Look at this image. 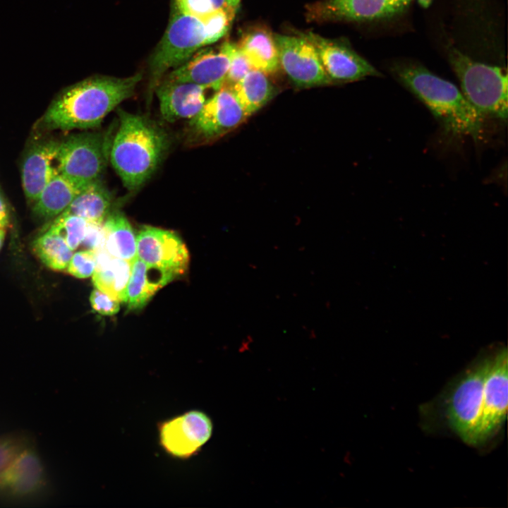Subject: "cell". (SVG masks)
<instances>
[{
    "label": "cell",
    "mask_w": 508,
    "mask_h": 508,
    "mask_svg": "<svg viewBox=\"0 0 508 508\" xmlns=\"http://www.w3.org/2000/svg\"><path fill=\"white\" fill-rule=\"evenodd\" d=\"M142 74L127 78L97 76L64 90L52 101L36 127L69 131L96 127L121 102L131 97Z\"/></svg>",
    "instance_id": "6da1fadb"
},
{
    "label": "cell",
    "mask_w": 508,
    "mask_h": 508,
    "mask_svg": "<svg viewBox=\"0 0 508 508\" xmlns=\"http://www.w3.org/2000/svg\"><path fill=\"white\" fill-rule=\"evenodd\" d=\"M394 78L430 110L446 134L469 136L478 140L483 117L453 83L411 61H395L389 66Z\"/></svg>",
    "instance_id": "7a4b0ae2"
},
{
    "label": "cell",
    "mask_w": 508,
    "mask_h": 508,
    "mask_svg": "<svg viewBox=\"0 0 508 508\" xmlns=\"http://www.w3.org/2000/svg\"><path fill=\"white\" fill-rule=\"evenodd\" d=\"M109 159L130 191L142 186L156 171L169 147L165 132L148 119L122 109Z\"/></svg>",
    "instance_id": "3957f363"
},
{
    "label": "cell",
    "mask_w": 508,
    "mask_h": 508,
    "mask_svg": "<svg viewBox=\"0 0 508 508\" xmlns=\"http://www.w3.org/2000/svg\"><path fill=\"white\" fill-rule=\"evenodd\" d=\"M236 12L229 7L197 16L171 8L167 28L150 61L152 86L158 85L168 70L178 67L205 46L223 37Z\"/></svg>",
    "instance_id": "277c9868"
},
{
    "label": "cell",
    "mask_w": 508,
    "mask_h": 508,
    "mask_svg": "<svg viewBox=\"0 0 508 508\" xmlns=\"http://www.w3.org/2000/svg\"><path fill=\"white\" fill-rule=\"evenodd\" d=\"M47 486L33 435L16 430L0 435V500L29 502L41 497Z\"/></svg>",
    "instance_id": "5b68a950"
},
{
    "label": "cell",
    "mask_w": 508,
    "mask_h": 508,
    "mask_svg": "<svg viewBox=\"0 0 508 508\" xmlns=\"http://www.w3.org/2000/svg\"><path fill=\"white\" fill-rule=\"evenodd\" d=\"M447 50L449 62L467 101L483 118L507 120V71L473 60L453 45H448Z\"/></svg>",
    "instance_id": "8992f818"
},
{
    "label": "cell",
    "mask_w": 508,
    "mask_h": 508,
    "mask_svg": "<svg viewBox=\"0 0 508 508\" xmlns=\"http://www.w3.org/2000/svg\"><path fill=\"white\" fill-rule=\"evenodd\" d=\"M489 359L469 369L457 382L447 403V418L452 429L466 443L480 444L483 389Z\"/></svg>",
    "instance_id": "52a82bcc"
},
{
    "label": "cell",
    "mask_w": 508,
    "mask_h": 508,
    "mask_svg": "<svg viewBox=\"0 0 508 508\" xmlns=\"http://www.w3.org/2000/svg\"><path fill=\"white\" fill-rule=\"evenodd\" d=\"M107 137L90 132L73 134L59 141L56 157L58 172L87 183L99 179L107 163Z\"/></svg>",
    "instance_id": "ba28073f"
},
{
    "label": "cell",
    "mask_w": 508,
    "mask_h": 508,
    "mask_svg": "<svg viewBox=\"0 0 508 508\" xmlns=\"http://www.w3.org/2000/svg\"><path fill=\"white\" fill-rule=\"evenodd\" d=\"M213 425L205 412L193 409L157 424L159 445L169 456L182 460L196 456L210 440Z\"/></svg>",
    "instance_id": "9c48e42d"
},
{
    "label": "cell",
    "mask_w": 508,
    "mask_h": 508,
    "mask_svg": "<svg viewBox=\"0 0 508 508\" xmlns=\"http://www.w3.org/2000/svg\"><path fill=\"white\" fill-rule=\"evenodd\" d=\"M136 255L171 280L186 272L190 259L188 250L178 235L153 226L143 227L137 235Z\"/></svg>",
    "instance_id": "30bf717a"
},
{
    "label": "cell",
    "mask_w": 508,
    "mask_h": 508,
    "mask_svg": "<svg viewBox=\"0 0 508 508\" xmlns=\"http://www.w3.org/2000/svg\"><path fill=\"white\" fill-rule=\"evenodd\" d=\"M413 0H323L307 8L312 21L373 22L406 11Z\"/></svg>",
    "instance_id": "8fae6325"
},
{
    "label": "cell",
    "mask_w": 508,
    "mask_h": 508,
    "mask_svg": "<svg viewBox=\"0 0 508 508\" xmlns=\"http://www.w3.org/2000/svg\"><path fill=\"white\" fill-rule=\"evenodd\" d=\"M274 38L279 66L296 86L308 88L332 83L308 40L300 34L297 36L274 34Z\"/></svg>",
    "instance_id": "7c38bea8"
},
{
    "label": "cell",
    "mask_w": 508,
    "mask_h": 508,
    "mask_svg": "<svg viewBox=\"0 0 508 508\" xmlns=\"http://www.w3.org/2000/svg\"><path fill=\"white\" fill-rule=\"evenodd\" d=\"M314 46L321 64L332 81L352 82L382 74L345 42L325 38L311 32L300 33Z\"/></svg>",
    "instance_id": "4fadbf2b"
},
{
    "label": "cell",
    "mask_w": 508,
    "mask_h": 508,
    "mask_svg": "<svg viewBox=\"0 0 508 508\" xmlns=\"http://www.w3.org/2000/svg\"><path fill=\"white\" fill-rule=\"evenodd\" d=\"M507 375V353L504 349L488 361L483 389L480 443L494 435L506 419L508 396Z\"/></svg>",
    "instance_id": "5bb4252c"
},
{
    "label": "cell",
    "mask_w": 508,
    "mask_h": 508,
    "mask_svg": "<svg viewBox=\"0 0 508 508\" xmlns=\"http://www.w3.org/2000/svg\"><path fill=\"white\" fill-rule=\"evenodd\" d=\"M236 44L224 42L218 50L201 49L174 68L167 78L219 90L225 83Z\"/></svg>",
    "instance_id": "9a60e30c"
},
{
    "label": "cell",
    "mask_w": 508,
    "mask_h": 508,
    "mask_svg": "<svg viewBox=\"0 0 508 508\" xmlns=\"http://www.w3.org/2000/svg\"><path fill=\"white\" fill-rule=\"evenodd\" d=\"M246 116L231 87L224 85L206 100L190 121L193 129L204 138L220 135L239 125Z\"/></svg>",
    "instance_id": "2e32d148"
},
{
    "label": "cell",
    "mask_w": 508,
    "mask_h": 508,
    "mask_svg": "<svg viewBox=\"0 0 508 508\" xmlns=\"http://www.w3.org/2000/svg\"><path fill=\"white\" fill-rule=\"evenodd\" d=\"M59 143L53 138L37 140L24 155L21 181L25 195L32 204L46 184L59 173L56 165Z\"/></svg>",
    "instance_id": "e0dca14e"
},
{
    "label": "cell",
    "mask_w": 508,
    "mask_h": 508,
    "mask_svg": "<svg viewBox=\"0 0 508 508\" xmlns=\"http://www.w3.org/2000/svg\"><path fill=\"white\" fill-rule=\"evenodd\" d=\"M207 87L169 78L159 82L156 90L162 118L168 122L193 118L203 107Z\"/></svg>",
    "instance_id": "ac0fdd59"
},
{
    "label": "cell",
    "mask_w": 508,
    "mask_h": 508,
    "mask_svg": "<svg viewBox=\"0 0 508 508\" xmlns=\"http://www.w3.org/2000/svg\"><path fill=\"white\" fill-rule=\"evenodd\" d=\"M88 183L58 173L46 184L32 203L33 214L40 219H55Z\"/></svg>",
    "instance_id": "d6986e66"
},
{
    "label": "cell",
    "mask_w": 508,
    "mask_h": 508,
    "mask_svg": "<svg viewBox=\"0 0 508 508\" xmlns=\"http://www.w3.org/2000/svg\"><path fill=\"white\" fill-rule=\"evenodd\" d=\"M93 250L96 259L92 275L94 286L110 297L123 302L132 261L113 258L102 248Z\"/></svg>",
    "instance_id": "ffe728a7"
},
{
    "label": "cell",
    "mask_w": 508,
    "mask_h": 508,
    "mask_svg": "<svg viewBox=\"0 0 508 508\" xmlns=\"http://www.w3.org/2000/svg\"><path fill=\"white\" fill-rule=\"evenodd\" d=\"M171 281L167 275L149 267L136 256L132 261L123 302L131 310L140 309L159 289Z\"/></svg>",
    "instance_id": "44dd1931"
},
{
    "label": "cell",
    "mask_w": 508,
    "mask_h": 508,
    "mask_svg": "<svg viewBox=\"0 0 508 508\" xmlns=\"http://www.w3.org/2000/svg\"><path fill=\"white\" fill-rule=\"evenodd\" d=\"M112 208L113 196L99 179L89 183L61 214L75 215L102 224Z\"/></svg>",
    "instance_id": "7402d4cb"
},
{
    "label": "cell",
    "mask_w": 508,
    "mask_h": 508,
    "mask_svg": "<svg viewBox=\"0 0 508 508\" xmlns=\"http://www.w3.org/2000/svg\"><path fill=\"white\" fill-rule=\"evenodd\" d=\"M236 44L253 68L269 74L276 72L279 68L274 35L267 29L258 28L250 30L242 35Z\"/></svg>",
    "instance_id": "603a6c76"
},
{
    "label": "cell",
    "mask_w": 508,
    "mask_h": 508,
    "mask_svg": "<svg viewBox=\"0 0 508 508\" xmlns=\"http://www.w3.org/2000/svg\"><path fill=\"white\" fill-rule=\"evenodd\" d=\"M102 226L103 239L98 248H103L113 258L133 261L137 256L136 236L125 215L119 211H112Z\"/></svg>",
    "instance_id": "cb8c5ba5"
},
{
    "label": "cell",
    "mask_w": 508,
    "mask_h": 508,
    "mask_svg": "<svg viewBox=\"0 0 508 508\" xmlns=\"http://www.w3.org/2000/svg\"><path fill=\"white\" fill-rule=\"evenodd\" d=\"M231 88L246 117L258 111L276 94V89L267 74L255 68L231 86Z\"/></svg>",
    "instance_id": "d4e9b609"
},
{
    "label": "cell",
    "mask_w": 508,
    "mask_h": 508,
    "mask_svg": "<svg viewBox=\"0 0 508 508\" xmlns=\"http://www.w3.org/2000/svg\"><path fill=\"white\" fill-rule=\"evenodd\" d=\"M32 250L46 267L54 271L66 270L73 255V250L52 226L33 241Z\"/></svg>",
    "instance_id": "484cf974"
},
{
    "label": "cell",
    "mask_w": 508,
    "mask_h": 508,
    "mask_svg": "<svg viewBox=\"0 0 508 508\" xmlns=\"http://www.w3.org/2000/svg\"><path fill=\"white\" fill-rule=\"evenodd\" d=\"M88 225L89 222L80 217L60 214L49 226L57 231L73 251L83 243Z\"/></svg>",
    "instance_id": "4316f807"
},
{
    "label": "cell",
    "mask_w": 508,
    "mask_h": 508,
    "mask_svg": "<svg viewBox=\"0 0 508 508\" xmlns=\"http://www.w3.org/2000/svg\"><path fill=\"white\" fill-rule=\"evenodd\" d=\"M229 7L226 0H172L171 5L172 8L197 16H205Z\"/></svg>",
    "instance_id": "83f0119b"
},
{
    "label": "cell",
    "mask_w": 508,
    "mask_h": 508,
    "mask_svg": "<svg viewBox=\"0 0 508 508\" xmlns=\"http://www.w3.org/2000/svg\"><path fill=\"white\" fill-rule=\"evenodd\" d=\"M95 265V251L87 249L73 254L66 271L76 278L85 279L92 275Z\"/></svg>",
    "instance_id": "f1b7e54d"
},
{
    "label": "cell",
    "mask_w": 508,
    "mask_h": 508,
    "mask_svg": "<svg viewBox=\"0 0 508 508\" xmlns=\"http://www.w3.org/2000/svg\"><path fill=\"white\" fill-rule=\"evenodd\" d=\"M253 68L250 63L237 47L231 57L224 84L232 86L243 78Z\"/></svg>",
    "instance_id": "f546056e"
},
{
    "label": "cell",
    "mask_w": 508,
    "mask_h": 508,
    "mask_svg": "<svg viewBox=\"0 0 508 508\" xmlns=\"http://www.w3.org/2000/svg\"><path fill=\"white\" fill-rule=\"evenodd\" d=\"M90 302L92 308L102 315H113L119 311L120 302L97 289L91 292Z\"/></svg>",
    "instance_id": "4dcf8cb0"
},
{
    "label": "cell",
    "mask_w": 508,
    "mask_h": 508,
    "mask_svg": "<svg viewBox=\"0 0 508 508\" xmlns=\"http://www.w3.org/2000/svg\"><path fill=\"white\" fill-rule=\"evenodd\" d=\"M10 226L9 212L5 199L0 190V228L6 229Z\"/></svg>",
    "instance_id": "1f68e13d"
},
{
    "label": "cell",
    "mask_w": 508,
    "mask_h": 508,
    "mask_svg": "<svg viewBox=\"0 0 508 508\" xmlns=\"http://www.w3.org/2000/svg\"><path fill=\"white\" fill-rule=\"evenodd\" d=\"M240 1L241 0H226L228 5L236 11L239 6Z\"/></svg>",
    "instance_id": "d6a6232c"
},
{
    "label": "cell",
    "mask_w": 508,
    "mask_h": 508,
    "mask_svg": "<svg viewBox=\"0 0 508 508\" xmlns=\"http://www.w3.org/2000/svg\"><path fill=\"white\" fill-rule=\"evenodd\" d=\"M418 4L423 8H428L433 0H416Z\"/></svg>",
    "instance_id": "836d02e7"
},
{
    "label": "cell",
    "mask_w": 508,
    "mask_h": 508,
    "mask_svg": "<svg viewBox=\"0 0 508 508\" xmlns=\"http://www.w3.org/2000/svg\"><path fill=\"white\" fill-rule=\"evenodd\" d=\"M6 235V229L0 228V250L4 244V238Z\"/></svg>",
    "instance_id": "e575fe53"
}]
</instances>
